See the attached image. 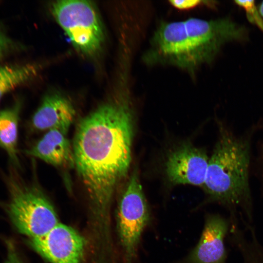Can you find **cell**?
<instances>
[{
	"label": "cell",
	"mask_w": 263,
	"mask_h": 263,
	"mask_svg": "<svg viewBox=\"0 0 263 263\" xmlns=\"http://www.w3.org/2000/svg\"><path fill=\"white\" fill-rule=\"evenodd\" d=\"M246 37L245 28L228 18L162 22L143 59L150 65H170L192 74L212 62L225 43Z\"/></svg>",
	"instance_id": "cell-2"
},
{
	"label": "cell",
	"mask_w": 263,
	"mask_h": 263,
	"mask_svg": "<svg viewBox=\"0 0 263 263\" xmlns=\"http://www.w3.org/2000/svg\"><path fill=\"white\" fill-rule=\"evenodd\" d=\"M259 11L261 17L263 19V1L262 2V3L260 4L259 6Z\"/></svg>",
	"instance_id": "cell-19"
},
{
	"label": "cell",
	"mask_w": 263,
	"mask_h": 263,
	"mask_svg": "<svg viewBox=\"0 0 263 263\" xmlns=\"http://www.w3.org/2000/svg\"><path fill=\"white\" fill-rule=\"evenodd\" d=\"M134 127L127 92L100 104L77 124L72 142L75 168L96 214L107 212L128 174Z\"/></svg>",
	"instance_id": "cell-1"
},
{
	"label": "cell",
	"mask_w": 263,
	"mask_h": 263,
	"mask_svg": "<svg viewBox=\"0 0 263 263\" xmlns=\"http://www.w3.org/2000/svg\"><path fill=\"white\" fill-rule=\"evenodd\" d=\"M67 134L56 129L49 130L25 152L29 156L56 168L63 169L75 168L72 144Z\"/></svg>",
	"instance_id": "cell-11"
},
{
	"label": "cell",
	"mask_w": 263,
	"mask_h": 263,
	"mask_svg": "<svg viewBox=\"0 0 263 263\" xmlns=\"http://www.w3.org/2000/svg\"><path fill=\"white\" fill-rule=\"evenodd\" d=\"M75 116L70 100L60 94L52 93L43 99L32 117L31 125L37 131L56 129L67 133Z\"/></svg>",
	"instance_id": "cell-10"
},
{
	"label": "cell",
	"mask_w": 263,
	"mask_h": 263,
	"mask_svg": "<svg viewBox=\"0 0 263 263\" xmlns=\"http://www.w3.org/2000/svg\"><path fill=\"white\" fill-rule=\"evenodd\" d=\"M37 70L36 66L30 64L0 66V101L5 94L33 78Z\"/></svg>",
	"instance_id": "cell-14"
},
{
	"label": "cell",
	"mask_w": 263,
	"mask_h": 263,
	"mask_svg": "<svg viewBox=\"0 0 263 263\" xmlns=\"http://www.w3.org/2000/svg\"><path fill=\"white\" fill-rule=\"evenodd\" d=\"M150 212L137 169L129 177L120 198L117 230L127 263H132Z\"/></svg>",
	"instance_id": "cell-6"
},
{
	"label": "cell",
	"mask_w": 263,
	"mask_h": 263,
	"mask_svg": "<svg viewBox=\"0 0 263 263\" xmlns=\"http://www.w3.org/2000/svg\"><path fill=\"white\" fill-rule=\"evenodd\" d=\"M248 144L223 129L209 158L203 188L209 199L225 207L230 219L251 225L253 207L248 183Z\"/></svg>",
	"instance_id": "cell-3"
},
{
	"label": "cell",
	"mask_w": 263,
	"mask_h": 263,
	"mask_svg": "<svg viewBox=\"0 0 263 263\" xmlns=\"http://www.w3.org/2000/svg\"><path fill=\"white\" fill-rule=\"evenodd\" d=\"M247 234L239 226L232 228L230 240L239 251L241 263H263V245L259 242L252 226L247 229Z\"/></svg>",
	"instance_id": "cell-13"
},
{
	"label": "cell",
	"mask_w": 263,
	"mask_h": 263,
	"mask_svg": "<svg viewBox=\"0 0 263 263\" xmlns=\"http://www.w3.org/2000/svg\"><path fill=\"white\" fill-rule=\"evenodd\" d=\"M4 180L9 194L7 210L20 233L30 239L38 238L59 223L52 204L40 188L25 182L13 171Z\"/></svg>",
	"instance_id": "cell-4"
},
{
	"label": "cell",
	"mask_w": 263,
	"mask_h": 263,
	"mask_svg": "<svg viewBox=\"0 0 263 263\" xmlns=\"http://www.w3.org/2000/svg\"><path fill=\"white\" fill-rule=\"evenodd\" d=\"M235 2L245 11L248 20L263 31V19L257 9L254 0H235Z\"/></svg>",
	"instance_id": "cell-15"
},
{
	"label": "cell",
	"mask_w": 263,
	"mask_h": 263,
	"mask_svg": "<svg viewBox=\"0 0 263 263\" xmlns=\"http://www.w3.org/2000/svg\"><path fill=\"white\" fill-rule=\"evenodd\" d=\"M6 244L7 255L4 263H24L19 256L13 243L8 241Z\"/></svg>",
	"instance_id": "cell-16"
},
{
	"label": "cell",
	"mask_w": 263,
	"mask_h": 263,
	"mask_svg": "<svg viewBox=\"0 0 263 263\" xmlns=\"http://www.w3.org/2000/svg\"><path fill=\"white\" fill-rule=\"evenodd\" d=\"M19 109L18 104L0 111V147L17 167L19 165L18 150Z\"/></svg>",
	"instance_id": "cell-12"
},
{
	"label": "cell",
	"mask_w": 263,
	"mask_h": 263,
	"mask_svg": "<svg viewBox=\"0 0 263 263\" xmlns=\"http://www.w3.org/2000/svg\"><path fill=\"white\" fill-rule=\"evenodd\" d=\"M209 158L202 149L185 144L171 152L165 164L169 181L173 185L203 187Z\"/></svg>",
	"instance_id": "cell-8"
},
{
	"label": "cell",
	"mask_w": 263,
	"mask_h": 263,
	"mask_svg": "<svg viewBox=\"0 0 263 263\" xmlns=\"http://www.w3.org/2000/svg\"><path fill=\"white\" fill-rule=\"evenodd\" d=\"M51 11L74 46L82 53L93 55L100 49L104 33L94 5L89 1L57 0Z\"/></svg>",
	"instance_id": "cell-5"
},
{
	"label": "cell",
	"mask_w": 263,
	"mask_h": 263,
	"mask_svg": "<svg viewBox=\"0 0 263 263\" xmlns=\"http://www.w3.org/2000/svg\"><path fill=\"white\" fill-rule=\"evenodd\" d=\"M230 219L209 214L199 243L187 260V263H225L227 253L225 239L229 232Z\"/></svg>",
	"instance_id": "cell-9"
},
{
	"label": "cell",
	"mask_w": 263,
	"mask_h": 263,
	"mask_svg": "<svg viewBox=\"0 0 263 263\" xmlns=\"http://www.w3.org/2000/svg\"><path fill=\"white\" fill-rule=\"evenodd\" d=\"M32 247L51 263H82L85 241L73 227L58 223L45 235L30 239Z\"/></svg>",
	"instance_id": "cell-7"
},
{
	"label": "cell",
	"mask_w": 263,
	"mask_h": 263,
	"mask_svg": "<svg viewBox=\"0 0 263 263\" xmlns=\"http://www.w3.org/2000/svg\"><path fill=\"white\" fill-rule=\"evenodd\" d=\"M170 4L174 8L184 10L192 9L200 4L203 1L197 0H170Z\"/></svg>",
	"instance_id": "cell-17"
},
{
	"label": "cell",
	"mask_w": 263,
	"mask_h": 263,
	"mask_svg": "<svg viewBox=\"0 0 263 263\" xmlns=\"http://www.w3.org/2000/svg\"><path fill=\"white\" fill-rule=\"evenodd\" d=\"M12 45L10 38L0 31V59L10 51Z\"/></svg>",
	"instance_id": "cell-18"
}]
</instances>
